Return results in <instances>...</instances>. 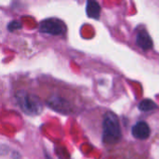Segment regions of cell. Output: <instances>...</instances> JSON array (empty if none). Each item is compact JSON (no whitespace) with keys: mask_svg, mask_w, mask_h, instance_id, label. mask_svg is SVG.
Wrapping results in <instances>:
<instances>
[{"mask_svg":"<svg viewBox=\"0 0 159 159\" xmlns=\"http://www.w3.org/2000/svg\"><path fill=\"white\" fill-rule=\"evenodd\" d=\"M122 129L116 114L106 111L102 119V142L105 145H115L122 140Z\"/></svg>","mask_w":159,"mask_h":159,"instance_id":"6da1fadb","label":"cell"},{"mask_svg":"<svg viewBox=\"0 0 159 159\" xmlns=\"http://www.w3.org/2000/svg\"><path fill=\"white\" fill-rule=\"evenodd\" d=\"M16 101L20 109L29 116H35L41 113L42 104L37 97L26 91L20 90L16 94Z\"/></svg>","mask_w":159,"mask_h":159,"instance_id":"7a4b0ae2","label":"cell"},{"mask_svg":"<svg viewBox=\"0 0 159 159\" xmlns=\"http://www.w3.org/2000/svg\"><path fill=\"white\" fill-rule=\"evenodd\" d=\"M66 30L64 23L56 19V18H48L41 21L39 25V31L45 34H52V35H60L62 34Z\"/></svg>","mask_w":159,"mask_h":159,"instance_id":"3957f363","label":"cell"},{"mask_svg":"<svg viewBox=\"0 0 159 159\" xmlns=\"http://www.w3.org/2000/svg\"><path fill=\"white\" fill-rule=\"evenodd\" d=\"M131 132H132V135L136 139L141 140V141H144V140L148 139V137L150 136L151 129L145 122L140 121L132 128Z\"/></svg>","mask_w":159,"mask_h":159,"instance_id":"277c9868","label":"cell"},{"mask_svg":"<svg viewBox=\"0 0 159 159\" xmlns=\"http://www.w3.org/2000/svg\"><path fill=\"white\" fill-rule=\"evenodd\" d=\"M137 44L144 50H148L153 48V41L145 30L139 31L137 34Z\"/></svg>","mask_w":159,"mask_h":159,"instance_id":"5b68a950","label":"cell"},{"mask_svg":"<svg viewBox=\"0 0 159 159\" xmlns=\"http://www.w3.org/2000/svg\"><path fill=\"white\" fill-rule=\"evenodd\" d=\"M87 14L91 19H99L101 14V7L95 1H88L86 7Z\"/></svg>","mask_w":159,"mask_h":159,"instance_id":"8992f818","label":"cell"},{"mask_svg":"<svg viewBox=\"0 0 159 159\" xmlns=\"http://www.w3.org/2000/svg\"><path fill=\"white\" fill-rule=\"evenodd\" d=\"M157 107L156 103L152 102L151 100H143L140 104H139V109L143 112H148L152 111Z\"/></svg>","mask_w":159,"mask_h":159,"instance_id":"52a82bcc","label":"cell"},{"mask_svg":"<svg viewBox=\"0 0 159 159\" xmlns=\"http://www.w3.org/2000/svg\"><path fill=\"white\" fill-rule=\"evenodd\" d=\"M20 27H21V24H20L19 21H17V20L11 21V22L8 24V26H7V28H8V30H9L10 32H12V31H14V30H18V29H20Z\"/></svg>","mask_w":159,"mask_h":159,"instance_id":"ba28073f","label":"cell"},{"mask_svg":"<svg viewBox=\"0 0 159 159\" xmlns=\"http://www.w3.org/2000/svg\"><path fill=\"white\" fill-rule=\"evenodd\" d=\"M47 159H50V158H49V157H47Z\"/></svg>","mask_w":159,"mask_h":159,"instance_id":"9c48e42d","label":"cell"}]
</instances>
